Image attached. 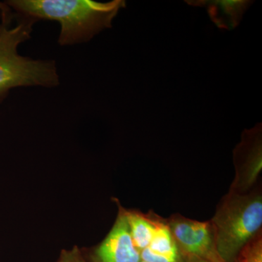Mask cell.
Here are the masks:
<instances>
[{
	"mask_svg": "<svg viewBox=\"0 0 262 262\" xmlns=\"http://www.w3.org/2000/svg\"><path fill=\"white\" fill-rule=\"evenodd\" d=\"M8 5L20 14L61 24L58 42L61 46L87 42L98 32L112 27L124 0L98 3L91 0H13Z\"/></svg>",
	"mask_w": 262,
	"mask_h": 262,
	"instance_id": "obj_1",
	"label": "cell"
},
{
	"mask_svg": "<svg viewBox=\"0 0 262 262\" xmlns=\"http://www.w3.org/2000/svg\"><path fill=\"white\" fill-rule=\"evenodd\" d=\"M11 18V14L2 15L0 24V101L13 88L58 84L54 62L36 61L18 53L19 45L30 38L37 20L24 15L15 27H10Z\"/></svg>",
	"mask_w": 262,
	"mask_h": 262,
	"instance_id": "obj_2",
	"label": "cell"
},
{
	"mask_svg": "<svg viewBox=\"0 0 262 262\" xmlns=\"http://www.w3.org/2000/svg\"><path fill=\"white\" fill-rule=\"evenodd\" d=\"M217 251L223 262H237L239 255L262 227L261 189L228 192L211 220Z\"/></svg>",
	"mask_w": 262,
	"mask_h": 262,
	"instance_id": "obj_3",
	"label": "cell"
},
{
	"mask_svg": "<svg viewBox=\"0 0 262 262\" xmlns=\"http://www.w3.org/2000/svg\"><path fill=\"white\" fill-rule=\"evenodd\" d=\"M165 220L183 256L193 255L211 262H223L217 251L211 220L199 222L179 213Z\"/></svg>",
	"mask_w": 262,
	"mask_h": 262,
	"instance_id": "obj_4",
	"label": "cell"
},
{
	"mask_svg": "<svg viewBox=\"0 0 262 262\" xmlns=\"http://www.w3.org/2000/svg\"><path fill=\"white\" fill-rule=\"evenodd\" d=\"M233 155L235 177L229 192L244 194L252 189L261 172V123L243 132Z\"/></svg>",
	"mask_w": 262,
	"mask_h": 262,
	"instance_id": "obj_5",
	"label": "cell"
},
{
	"mask_svg": "<svg viewBox=\"0 0 262 262\" xmlns=\"http://www.w3.org/2000/svg\"><path fill=\"white\" fill-rule=\"evenodd\" d=\"M141 252L131 237L124 208L119 206L117 220L110 233L94 250L93 262H140Z\"/></svg>",
	"mask_w": 262,
	"mask_h": 262,
	"instance_id": "obj_6",
	"label": "cell"
},
{
	"mask_svg": "<svg viewBox=\"0 0 262 262\" xmlns=\"http://www.w3.org/2000/svg\"><path fill=\"white\" fill-rule=\"evenodd\" d=\"M188 5L206 8L210 18L218 28L232 30L242 20L245 12L253 4L248 0H191Z\"/></svg>",
	"mask_w": 262,
	"mask_h": 262,
	"instance_id": "obj_7",
	"label": "cell"
},
{
	"mask_svg": "<svg viewBox=\"0 0 262 262\" xmlns=\"http://www.w3.org/2000/svg\"><path fill=\"white\" fill-rule=\"evenodd\" d=\"M155 230L151 242L141 251V259L146 262H184L165 219L155 216Z\"/></svg>",
	"mask_w": 262,
	"mask_h": 262,
	"instance_id": "obj_8",
	"label": "cell"
},
{
	"mask_svg": "<svg viewBox=\"0 0 262 262\" xmlns=\"http://www.w3.org/2000/svg\"><path fill=\"white\" fill-rule=\"evenodd\" d=\"M124 213L130 229L131 237L136 248L143 251L149 246L155 230L156 213H143L134 210H125Z\"/></svg>",
	"mask_w": 262,
	"mask_h": 262,
	"instance_id": "obj_9",
	"label": "cell"
},
{
	"mask_svg": "<svg viewBox=\"0 0 262 262\" xmlns=\"http://www.w3.org/2000/svg\"><path fill=\"white\" fill-rule=\"evenodd\" d=\"M237 262H262L261 231L245 246Z\"/></svg>",
	"mask_w": 262,
	"mask_h": 262,
	"instance_id": "obj_10",
	"label": "cell"
},
{
	"mask_svg": "<svg viewBox=\"0 0 262 262\" xmlns=\"http://www.w3.org/2000/svg\"><path fill=\"white\" fill-rule=\"evenodd\" d=\"M57 262H87L80 250L75 247L70 250H63Z\"/></svg>",
	"mask_w": 262,
	"mask_h": 262,
	"instance_id": "obj_11",
	"label": "cell"
},
{
	"mask_svg": "<svg viewBox=\"0 0 262 262\" xmlns=\"http://www.w3.org/2000/svg\"><path fill=\"white\" fill-rule=\"evenodd\" d=\"M184 262H211L204 258L198 257V256H193V255H188L184 256Z\"/></svg>",
	"mask_w": 262,
	"mask_h": 262,
	"instance_id": "obj_12",
	"label": "cell"
},
{
	"mask_svg": "<svg viewBox=\"0 0 262 262\" xmlns=\"http://www.w3.org/2000/svg\"><path fill=\"white\" fill-rule=\"evenodd\" d=\"M0 10H1L2 13H8L10 12L9 8H8L6 5L0 3Z\"/></svg>",
	"mask_w": 262,
	"mask_h": 262,
	"instance_id": "obj_13",
	"label": "cell"
},
{
	"mask_svg": "<svg viewBox=\"0 0 262 262\" xmlns=\"http://www.w3.org/2000/svg\"><path fill=\"white\" fill-rule=\"evenodd\" d=\"M140 262H146V261H142V260H141Z\"/></svg>",
	"mask_w": 262,
	"mask_h": 262,
	"instance_id": "obj_14",
	"label": "cell"
}]
</instances>
